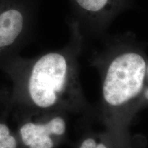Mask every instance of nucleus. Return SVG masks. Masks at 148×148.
<instances>
[{
    "label": "nucleus",
    "mask_w": 148,
    "mask_h": 148,
    "mask_svg": "<svg viewBox=\"0 0 148 148\" xmlns=\"http://www.w3.org/2000/svg\"><path fill=\"white\" fill-rule=\"evenodd\" d=\"M0 69L12 83L3 112L16 120L50 112L78 110L83 104L75 60L68 51H51L32 59L14 56Z\"/></svg>",
    "instance_id": "1"
},
{
    "label": "nucleus",
    "mask_w": 148,
    "mask_h": 148,
    "mask_svg": "<svg viewBox=\"0 0 148 148\" xmlns=\"http://www.w3.org/2000/svg\"><path fill=\"white\" fill-rule=\"evenodd\" d=\"M147 73L143 56L133 51H123L111 60L102 86L104 100L112 106H119L141 92Z\"/></svg>",
    "instance_id": "2"
},
{
    "label": "nucleus",
    "mask_w": 148,
    "mask_h": 148,
    "mask_svg": "<svg viewBox=\"0 0 148 148\" xmlns=\"http://www.w3.org/2000/svg\"><path fill=\"white\" fill-rule=\"evenodd\" d=\"M18 142L25 148H53L64 136L66 121L62 112H43L16 119Z\"/></svg>",
    "instance_id": "3"
},
{
    "label": "nucleus",
    "mask_w": 148,
    "mask_h": 148,
    "mask_svg": "<svg viewBox=\"0 0 148 148\" xmlns=\"http://www.w3.org/2000/svg\"><path fill=\"white\" fill-rule=\"evenodd\" d=\"M26 23L22 12L16 9H7L0 12V66L14 56V49L23 40Z\"/></svg>",
    "instance_id": "4"
},
{
    "label": "nucleus",
    "mask_w": 148,
    "mask_h": 148,
    "mask_svg": "<svg viewBox=\"0 0 148 148\" xmlns=\"http://www.w3.org/2000/svg\"><path fill=\"white\" fill-rule=\"evenodd\" d=\"M79 8L94 18L110 17L121 10L125 0H74Z\"/></svg>",
    "instance_id": "5"
},
{
    "label": "nucleus",
    "mask_w": 148,
    "mask_h": 148,
    "mask_svg": "<svg viewBox=\"0 0 148 148\" xmlns=\"http://www.w3.org/2000/svg\"><path fill=\"white\" fill-rule=\"evenodd\" d=\"M8 115L2 112L0 116V148H18L19 142L17 134L12 132L7 123Z\"/></svg>",
    "instance_id": "6"
},
{
    "label": "nucleus",
    "mask_w": 148,
    "mask_h": 148,
    "mask_svg": "<svg viewBox=\"0 0 148 148\" xmlns=\"http://www.w3.org/2000/svg\"><path fill=\"white\" fill-rule=\"evenodd\" d=\"M79 148H107L103 143H97L92 138H86L80 144Z\"/></svg>",
    "instance_id": "7"
},
{
    "label": "nucleus",
    "mask_w": 148,
    "mask_h": 148,
    "mask_svg": "<svg viewBox=\"0 0 148 148\" xmlns=\"http://www.w3.org/2000/svg\"><path fill=\"white\" fill-rule=\"evenodd\" d=\"M10 92L8 90L0 88V106L2 110H4L8 106Z\"/></svg>",
    "instance_id": "8"
},
{
    "label": "nucleus",
    "mask_w": 148,
    "mask_h": 148,
    "mask_svg": "<svg viewBox=\"0 0 148 148\" xmlns=\"http://www.w3.org/2000/svg\"><path fill=\"white\" fill-rule=\"evenodd\" d=\"M144 95H145V97L146 99H148V88L145 91V93H144Z\"/></svg>",
    "instance_id": "9"
},
{
    "label": "nucleus",
    "mask_w": 148,
    "mask_h": 148,
    "mask_svg": "<svg viewBox=\"0 0 148 148\" xmlns=\"http://www.w3.org/2000/svg\"><path fill=\"white\" fill-rule=\"evenodd\" d=\"M147 73H148V66H147Z\"/></svg>",
    "instance_id": "10"
}]
</instances>
